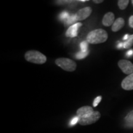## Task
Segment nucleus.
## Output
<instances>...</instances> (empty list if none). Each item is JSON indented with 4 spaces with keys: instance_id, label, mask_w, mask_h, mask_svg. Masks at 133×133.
<instances>
[{
    "instance_id": "obj_1",
    "label": "nucleus",
    "mask_w": 133,
    "mask_h": 133,
    "mask_svg": "<svg viewBox=\"0 0 133 133\" xmlns=\"http://www.w3.org/2000/svg\"><path fill=\"white\" fill-rule=\"evenodd\" d=\"M79 118L78 123L81 125H89L94 123L101 118V114L97 111H94L90 106H83L76 112Z\"/></svg>"
},
{
    "instance_id": "obj_2",
    "label": "nucleus",
    "mask_w": 133,
    "mask_h": 133,
    "mask_svg": "<svg viewBox=\"0 0 133 133\" xmlns=\"http://www.w3.org/2000/svg\"><path fill=\"white\" fill-rule=\"evenodd\" d=\"M108 39V34L105 30L99 29L91 31L86 37L87 42L91 44H96L105 42Z\"/></svg>"
},
{
    "instance_id": "obj_3",
    "label": "nucleus",
    "mask_w": 133,
    "mask_h": 133,
    "mask_svg": "<svg viewBox=\"0 0 133 133\" xmlns=\"http://www.w3.org/2000/svg\"><path fill=\"white\" fill-rule=\"evenodd\" d=\"M25 59L28 62L36 64H43L47 61L44 54L38 51H29L25 54Z\"/></svg>"
},
{
    "instance_id": "obj_4",
    "label": "nucleus",
    "mask_w": 133,
    "mask_h": 133,
    "mask_svg": "<svg viewBox=\"0 0 133 133\" xmlns=\"http://www.w3.org/2000/svg\"><path fill=\"white\" fill-rule=\"evenodd\" d=\"M55 63L61 69L67 71H74L76 69V62L68 58H59L56 60Z\"/></svg>"
},
{
    "instance_id": "obj_5",
    "label": "nucleus",
    "mask_w": 133,
    "mask_h": 133,
    "mask_svg": "<svg viewBox=\"0 0 133 133\" xmlns=\"http://www.w3.org/2000/svg\"><path fill=\"white\" fill-rule=\"evenodd\" d=\"M118 65L124 74L128 75L133 74V64L130 61L127 60H120Z\"/></svg>"
},
{
    "instance_id": "obj_6",
    "label": "nucleus",
    "mask_w": 133,
    "mask_h": 133,
    "mask_svg": "<svg viewBox=\"0 0 133 133\" xmlns=\"http://www.w3.org/2000/svg\"><path fill=\"white\" fill-rule=\"evenodd\" d=\"M92 9L90 7H86L79 10L75 14L76 21H83L91 14Z\"/></svg>"
},
{
    "instance_id": "obj_7",
    "label": "nucleus",
    "mask_w": 133,
    "mask_h": 133,
    "mask_svg": "<svg viewBox=\"0 0 133 133\" xmlns=\"http://www.w3.org/2000/svg\"><path fill=\"white\" fill-rule=\"evenodd\" d=\"M121 87L124 90L130 91L133 89V74L129 75L121 82Z\"/></svg>"
},
{
    "instance_id": "obj_8",
    "label": "nucleus",
    "mask_w": 133,
    "mask_h": 133,
    "mask_svg": "<svg viewBox=\"0 0 133 133\" xmlns=\"http://www.w3.org/2000/svg\"><path fill=\"white\" fill-rule=\"evenodd\" d=\"M82 26V24L81 23H76L70 26L66 31L65 35L67 37L74 38L78 35V30L80 26Z\"/></svg>"
},
{
    "instance_id": "obj_9",
    "label": "nucleus",
    "mask_w": 133,
    "mask_h": 133,
    "mask_svg": "<svg viewBox=\"0 0 133 133\" xmlns=\"http://www.w3.org/2000/svg\"><path fill=\"white\" fill-rule=\"evenodd\" d=\"M115 15L113 12H109L104 15L102 19V24L105 26H110L114 24Z\"/></svg>"
},
{
    "instance_id": "obj_10",
    "label": "nucleus",
    "mask_w": 133,
    "mask_h": 133,
    "mask_svg": "<svg viewBox=\"0 0 133 133\" xmlns=\"http://www.w3.org/2000/svg\"><path fill=\"white\" fill-rule=\"evenodd\" d=\"M124 25V20L121 17L118 18L114 22V24L112 25V30L114 32L119 31L123 27Z\"/></svg>"
},
{
    "instance_id": "obj_11",
    "label": "nucleus",
    "mask_w": 133,
    "mask_h": 133,
    "mask_svg": "<svg viewBox=\"0 0 133 133\" xmlns=\"http://www.w3.org/2000/svg\"><path fill=\"white\" fill-rule=\"evenodd\" d=\"M125 123L127 127L133 128V111L129 112L126 116Z\"/></svg>"
},
{
    "instance_id": "obj_12",
    "label": "nucleus",
    "mask_w": 133,
    "mask_h": 133,
    "mask_svg": "<svg viewBox=\"0 0 133 133\" xmlns=\"http://www.w3.org/2000/svg\"><path fill=\"white\" fill-rule=\"evenodd\" d=\"M133 45V34L129 35V37L127 40L123 42V48L124 49H129Z\"/></svg>"
},
{
    "instance_id": "obj_13",
    "label": "nucleus",
    "mask_w": 133,
    "mask_h": 133,
    "mask_svg": "<svg viewBox=\"0 0 133 133\" xmlns=\"http://www.w3.org/2000/svg\"><path fill=\"white\" fill-rule=\"evenodd\" d=\"M129 3V1H128V0H119L118 1V5L119 9L121 10H124L127 8Z\"/></svg>"
},
{
    "instance_id": "obj_14",
    "label": "nucleus",
    "mask_w": 133,
    "mask_h": 133,
    "mask_svg": "<svg viewBox=\"0 0 133 133\" xmlns=\"http://www.w3.org/2000/svg\"><path fill=\"white\" fill-rule=\"evenodd\" d=\"M76 21V16L75 14H72L71 16H70L65 21V25H69L72 24V23L75 22Z\"/></svg>"
},
{
    "instance_id": "obj_15",
    "label": "nucleus",
    "mask_w": 133,
    "mask_h": 133,
    "mask_svg": "<svg viewBox=\"0 0 133 133\" xmlns=\"http://www.w3.org/2000/svg\"><path fill=\"white\" fill-rule=\"evenodd\" d=\"M89 54V51H86V52H83V51H80V52H78L76 54V58L77 59H83L85 58L86 56Z\"/></svg>"
},
{
    "instance_id": "obj_16",
    "label": "nucleus",
    "mask_w": 133,
    "mask_h": 133,
    "mask_svg": "<svg viewBox=\"0 0 133 133\" xmlns=\"http://www.w3.org/2000/svg\"><path fill=\"white\" fill-rule=\"evenodd\" d=\"M88 42H86V41H83V42H81L80 43V48L81 51H83V52H86V51H88Z\"/></svg>"
},
{
    "instance_id": "obj_17",
    "label": "nucleus",
    "mask_w": 133,
    "mask_h": 133,
    "mask_svg": "<svg viewBox=\"0 0 133 133\" xmlns=\"http://www.w3.org/2000/svg\"><path fill=\"white\" fill-rule=\"evenodd\" d=\"M69 17H70V15L69 14V12H66V11L62 12L59 16L60 19H61V20H63V21H65V20L67 19Z\"/></svg>"
},
{
    "instance_id": "obj_18",
    "label": "nucleus",
    "mask_w": 133,
    "mask_h": 133,
    "mask_svg": "<svg viewBox=\"0 0 133 133\" xmlns=\"http://www.w3.org/2000/svg\"><path fill=\"white\" fill-rule=\"evenodd\" d=\"M101 100H102V97H101V96H98V97H96V99H94V102H93V106H94V107H97L98 104H99L100 102L101 101Z\"/></svg>"
},
{
    "instance_id": "obj_19",
    "label": "nucleus",
    "mask_w": 133,
    "mask_h": 133,
    "mask_svg": "<svg viewBox=\"0 0 133 133\" xmlns=\"http://www.w3.org/2000/svg\"><path fill=\"white\" fill-rule=\"evenodd\" d=\"M79 121V118L77 116H75L74 118H73L70 121V125L74 126L75 124H76L77 123H78Z\"/></svg>"
},
{
    "instance_id": "obj_20",
    "label": "nucleus",
    "mask_w": 133,
    "mask_h": 133,
    "mask_svg": "<svg viewBox=\"0 0 133 133\" xmlns=\"http://www.w3.org/2000/svg\"><path fill=\"white\" fill-rule=\"evenodd\" d=\"M129 25L130 27L133 28V16H131L129 19Z\"/></svg>"
},
{
    "instance_id": "obj_21",
    "label": "nucleus",
    "mask_w": 133,
    "mask_h": 133,
    "mask_svg": "<svg viewBox=\"0 0 133 133\" xmlns=\"http://www.w3.org/2000/svg\"><path fill=\"white\" fill-rule=\"evenodd\" d=\"M133 55V50H129V51H128L127 52H126V56H127L128 57H131Z\"/></svg>"
},
{
    "instance_id": "obj_22",
    "label": "nucleus",
    "mask_w": 133,
    "mask_h": 133,
    "mask_svg": "<svg viewBox=\"0 0 133 133\" xmlns=\"http://www.w3.org/2000/svg\"><path fill=\"white\" fill-rule=\"evenodd\" d=\"M123 47V43H121V42H119L117 44V48L119 49V48H121Z\"/></svg>"
},
{
    "instance_id": "obj_23",
    "label": "nucleus",
    "mask_w": 133,
    "mask_h": 133,
    "mask_svg": "<svg viewBox=\"0 0 133 133\" xmlns=\"http://www.w3.org/2000/svg\"><path fill=\"white\" fill-rule=\"evenodd\" d=\"M93 2L95 3H97V4H99V3H101L103 2L102 0H94L93 1Z\"/></svg>"
},
{
    "instance_id": "obj_24",
    "label": "nucleus",
    "mask_w": 133,
    "mask_h": 133,
    "mask_svg": "<svg viewBox=\"0 0 133 133\" xmlns=\"http://www.w3.org/2000/svg\"><path fill=\"white\" fill-rule=\"evenodd\" d=\"M129 37V35L126 34V35H124V36L123 37V40H124V41H126V40H127L128 39Z\"/></svg>"
},
{
    "instance_id": "obj_25",
    "label": "nucleus",
    "mask_w": 133,
    "mask_h": 133,
    "mask_svg": "<svg viewBox=\"0 0 133 133\" xmlns=\"http://www.w3.org/2000/svg\"><path fill=\"white\" fill-rule=\"evenodd\" d=\"M81 1V2H86V1H86V0H80V1Z\"/></svg>"
},
{
    "instance_id": "obj_26",
    "label": "nucleus",
    "mask_w": 133,
    "mask_h": 133,
    "mask_svg": "<svg viewBox=\"0 0 133 133\" xmlns=\"http://www.w3.org/2000/svg\"><path fill=\"white\" fill-rule=\"evenodd\" d=\"M131 3H132V6H133V0H132V1H131Z\"/></svg>"
}]
</instances>
